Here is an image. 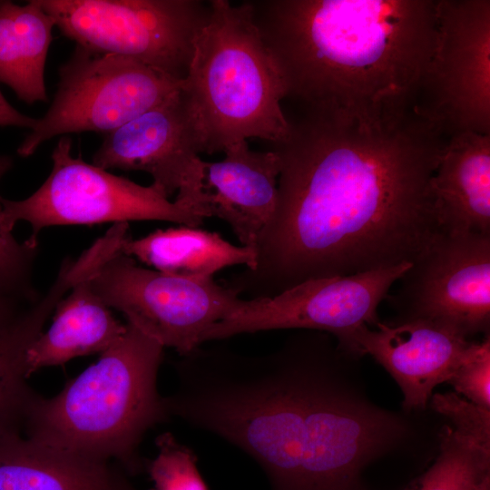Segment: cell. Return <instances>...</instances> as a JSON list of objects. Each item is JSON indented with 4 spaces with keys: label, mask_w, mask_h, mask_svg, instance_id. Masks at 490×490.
<instances>
[{
    "label": "cell",
    "mask_w": 490,
    "mask_h": 490,
    "mask_svg": "<svg viewBox=\"0 0 490 490\" xmlns=\"http://www.w3.org/2000/svg\"><path fill=\"white\" fill-rule=\"evenodd\" d=\"M54 26L39 0L0 1V82L28 104L47 100L44 67Z\"/></svg>",
    "instance_id": "obj_21"
},
{
    "label": "cell",
    "mask_w": 490,
    "mask_h": 490,
    "mask_svg": "<svg viewBox=\"0 0 490 490\" xmlns=\"http://www.w3.org/2000/svg\"><path fill=\"white\" fill-rule=\"evenodd\" d=\"M37 119L29 117L15 109L0 91V126H15L33 129Z\"/></svg>",
    "instance_id": "obj_27"
},
{
    "label": "cell",
    "mask_w": 490,
    "mask_h": 490,
    "mask_svg": "<svg viewBox=\"0 0 490 490\" xmlns=\"http://www.w3.org/2000/svg\"><path fill=\"white\" fill-rule=\"evenodd\" d=\"M197 132L181 87L163 102L106 133L93 157L102 169L148 172L169 198L200 157Z\"/></svg>",
    "instance_id": "obj_15"
},
{
    "label": "cell",
    "mask_w": 490,
    "mask_h": 490,
    "mask_svg": "<svg viewBox=\"0 0 490 490\" xmlns=\"http://www.w3.org/2000/svg\"><path fill=\"white\" fill-rule=\"evenodd\" d=\"M91 277L75 284L59 301L52 325L28 348L25 364L29 377L38 369L63 365L77 357L102 354L124 333L126 323L115 318L93 290Z\"/></svg>",
    "instance_id": "obj_18"
},
{
    "label": "cell",
    "mask_w": 490,
    "mask_h": 490,
    "mask_svg": "<svg viewBox=\"0 0 490 490\" xmlns=\"http://www.w3.org/2000/svg\"><path fill=\"white\" fill-rule=\"evenodd\" d=\"M456 393L481 407L490 409V338L472 342L448 381Z\"/></svg>",
    "instance_id": "obj_24"
},
{
    "label": "cell",
    "mask_w": 490,
    "mask_h": 490,
    "mask_svg": "<svg viewBox=\"0 0 490 490\" xmlns=\"http://www.w3.org/2000/svg\"><path fill=\"white\" fill-rule=\"evenodd\" d=\"M209 3L181 83L201 152H224L251 137L282 142L290 131L280 104L286 88L252 3Z\"/></svg>",
    "instance_id": "obj_5"
},
{
    "label": "cell",
    "mask_w": 490,
    "mask_h": 490,
    "mask_svg": "<svg viewBox=\"0 0 490 490\" xmlns=\"http://www.w3.org/2000/svg\"><path fill=\"white\" fill-rule=\"evenodd\" d=\"M398 280L387 323L424 320L466 338L489 334L490 234L440 230Z\"/></svg>",
    "instance_id": "obj_11"
},
{
    "label": "cell",
    "mask_w": 490,
    "mask_h": 490,
    "mask_svg": "<svg viewBox=\"0 0 490 490\" xmlns=\"http://www.w3.org/2000/svg\"><path fill=\"white\" fill-rule=\"evenodd\" d=\"M431 403L454 426L478 437L490 438V409L476 406L456 393L434 394Z\"/></svg>",
    "instance_id": "obj_26"
},
{
    "label": "cell",
    "mask_w": 490,
    "mask_h": 490,
    "mask_svg": "<svg viewBox=\"0 0 490 490\" xmlns=\"http://www.w3.org/2000/svg\"><path fill=\"white\" fill-rule=\"evenodd\" d=\"M430 191L440 230L490 234V134L448 137Z\"/></svg>",
    "instance_id": "obj_17"
},
{
    "label": "cell",
    "mask_w": 490,
    "mask_h": 490,
    "mask_svg": "<svg viewBox=\"0 0 490 490\" xmlns=\"http://www.w3.org/2000/svg\"><path fill=\"white\" fill-rule=\"evenodd\" d=\"M157 455L146 460L153 488L151 490H209L197 466V456L170 432L155 439Z\"/></svg>",
    "instance_id": "obj_23"
},
{
    "label": "cell",
    "mask_w": 490,
    "mask_h": 490,
    "mask_svg": "<svg viewBox=\"0 0 490 490\" xmlns=\"http://www.w3.org/2000/svg\"><path fill=\"white\" fill-rule=\"evenodd\" d=\"M77 45L135 60L182 81L208 18L200 0H39Z\"/></svg>",
    "instance_id": "obj_7"
},
{
    "label": "cell",
    "mask_w": 490,
    "mask_h": 490,
    "mask_svg": "<svg viewBox=\"0 0 490 490\" xmlns=\"http://www.w3.org/2000/svg\"><path fill=\"white\" fill-rule=\"evenodd\" d=\"M77 270L64 266L38 302L20 317L0 325V438L21 434L39 397L27 383L26 354L43 332L56 305L80 280Z\"/></svg>",
    "instance_id": "obj_19"
},
{
    "label": "cell",
    "mask_w": 490,
    "mask_h": 490,
    "mask_svg": "<svg viewBox=\"0 0 490 490\" xmlns=\"http://www.w3.org/2000/svg\"><path fill=\"white\" fill-rule=\"evenodd\" d=\"M251 3L286 97L308 113L385 127L416 110L435 46L436 0Z\"/></svg>",
    "instance_id": "obj_3"
},
{
    "label": "cell",
    "mask_w": 490,
    "mask_h": 490,
    "mask_svg": "<svg viewBox=\"0 0 490 490\" xmlns=\"http://www.w3.org/2000/svg\"><path fill=\"white\" fill-rule=\"evenodd\" d=\"M303 330L265 354L197 347L173 363L170 417L249 455L271 490H361L366 466L407 434L402 419L347 390L348 356Z\"/></svg>",
    "instance_id": "obj_2"
},
{
    "label": "cell",
    "mask_w": 490,
    "mask_h": 490,
    "mask_svg": "<svg viewBox=\"0 0 490 490\" xmlns=\"http://www.w3.org/2000/svg\"><path fill=\"white\" fill-rule=\"evenodd\" d=\"M12 165V157L0 154V181ZM1 201L0 197V289H10L24 279L35 250L25 242L18 243L12 231L5 227Z\"/></svg>",
    "instance_id": "obj_25"
},
{
    "label": "cell",
    "mask_w": 490,
    "mask_h": 490,
    "mask_svg": "<svg viewBox=\"0 0 490 490\" xmlns=\"http://www.w3.org/2000/svg\"><path fill=\"white\" fill-rule=\"evenodd\" d=\"M447 138L417 110L370 127L308 113L285 140L275 210L252 269L224 286L247 299L315 279L412 263L440 231L430 181Z\"/></svg>",
    "instance_id": "obj_1"
},
{
    "label": "cell",
    "mask_w": 490,
    "mask_h": 490,
    "mask_svg": "<svg viewBox=\"0 0 490 490\" xmlns=\"http://www.w3.org/2000/svg\"><path fill=\"white\" fill-rule=\"evenodd\" d=\"M93 290L142 332L183 356L204 332L244 308L248 299L212 279H188L140 267L122 252L90 279Z\"/></svg>",
    "instance_id": "obj_9"
},
{
    "label": "cell",
    "mask_w": 490,
    "mask_h": 490,
    "mask_svg": "<svg viewBox=\"0 0 490 490\" xmlns=\"http://www.w3.org/2000/svg\"><path fill=\"white\" fill-rule=\"evenodd\" d=\"M118 464L21 434L0 438V490H138Z\"/></svg>",
    "instance_id": "obj_16"
},
{
    "label": "cell",
    "mask_w": 490,
    "mask_h": 490,
    "mask_svg": "<svg viewBox=\"0 0 490 490\" xmlns=\"http://www.w3.org/2000/svg\"><path fill=\"white\" fill-rule=\"evenodd\" d=\"M223 152L225 158L220 162L196 158L176 198L191 201L209 217L223 220L241 246L255 248L276 207L279 158L274 150H250L246 140Z\"/></svg>",
    "instance_id": "obj_13"
},
{
    "label": "cell",
    "mask_w": 490,
    "mask_h": 490,
    "mask_svg": "<svg viewBox=\"0 0 490 490\" xmlns=\"http://www.w3.org/2000/svg\"><path fill=\"white\" fill-rule=\"evenodd\" d=\"M359 327L342 348L353 357L370 355L396 380L407 409L425 408L434 388L448 382L471 341L424 320Z\"/></svg>",
    "instance_id": "obj_14"
},
{
    "label": "cell",
    "mask_w": 490,
    "mask_h": 490,
    "mask_svg": "<svg viewBox=\"0 0 490 490\" xmlns=\"http://www.w3.org/2000/svg\"><path fill=\"white\" fill-rule=\"evenodd\" d=\"M406 490H490V438L444 426L434 463Z\"/></svg>",
    "instance_id": "obj_22"
},
{
    "label": "cell",
    "mask_w": 490,
    "mask_h": 490,
    "mask_svg": "<svg viewBox=\"0 0 490 490\" xmlns=\"http://www.w3.org/2000/svg\"><path fill=\"white\" fill-rule=\"evenodd\" d=\"M11 318L9 317L6 304L4 301L3 298L0 296V325L7 322Z\"/></svg>",
    "instance_id": "obj_28"
},
{
    "label": "cell",
    "mask_w": 490,
    "mask_h": 490,
    "mask_svg": "<svg viewBox=\"0 0 490 490\" xmlns=\"http://www.w3.org/2000/svg\"><path fill=\"white\" fill-rule=\"evenodd\" d=\"M163 347L132 324L98 361L51 398L38 397L25 436L95 459L130 475L145 470L139 446L149 429L169 419L157 387Z\"/></svg>",
    "instance_id": "obj_4"
},
{
    "label": "cell",
    "mask_w": 490,
    "mask_h": 490,
    "mask_svg": "<svg viewBox=\"0 0 490 490\" xmlns=\"http://www.w3.org/2000/svg\"><path fill=\"white\" fill-rule=\"evenodd\" d=\"M181 83L131 58L76 45L59 69L52 104L17 153L28 157L60 134L107 133L163 102Z\"/></svg>",
    "instance_id": "obj_8"
},
{
    "label": "cell",
    "mask_w": 490,
    "mask_h": 490,
    "mask_svg": "<svg viewBox=\"0 0 490 490\" xmlns=\"http://www.w3.org/2000/svg\"><path fill=\"white\" fill-rule=\"evenodd\" d=\"M51 173L22 201L2 198L3 221L9 230L19 220L32 227L24 241L37 246V235L55 225L164 220L199 227L209 217L185 199L171 201L158 186H142L72 155V141L63 136L52 152Z\"/></svg>",
    "instance_id": "obj_6"
},
{
    "label": "cell",
    "mask_w": 490,
    "mask_h": 490,
    "mask_svg": "<svg viewBox=\"0 0 490 490\" xmlns=\"http://www.w3.org/2000/svg\"><path fill=\"white\" fill-rule=\"evenodd\" d=\"M410 266L403 262L349 276L309 279L272 298L248 299L240 310L210 327L201 342L245 333L303 329L328 333L343 348L359 327L378 321L379 303Z\"/></svg>",
    "instance_id": "obj_12"
},
{
    "label": "cell",
    "mask_w": 490,
    "mask_h": 490,
    "mask_svg": "<svg viewBox=\"0 0 490 490\" xmlns=\"http://www.w3.org/2000/svg\"><path fill=\"white\" fill-rule=\"evenodd\" d=\"M122 253L136 258L154 270L188 279H209L217 271L234 265L252 269L255 248L236 246L218 232L196 227L158 229L132 240L127 238Z\"/></svg>",
    "instance_id": "obj_20"
},
{
    "label": "cell",
    "mask_w": 490,
    "mask_h": 490,
    "mask_svg": "<svg viewBox=\"0 0 490 490\" xmlns=\"http://www.w3.org/2000/svg\"><path fill=\"white\" fill-rule=\"evenodd\" d=\"M436 11L416 110L446 138L490 134V1L436 0Z\"/></svg>",
    "instance_id": "obj_10"
}]
</instances>
